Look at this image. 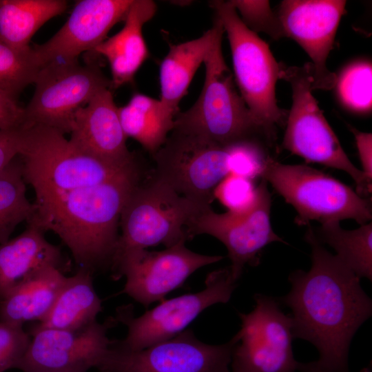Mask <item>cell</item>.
<instances>
[{
    "label": "cell",
    "instance_id": "8fae6325",
    "mask_svg": "<svg viewBox=\"0 0 372 372\" xmlns=\"http://www.w3.org/2000/svg\"><path fill=\"white\" fill-rule=\"evenodd\" d=\"M254 299L251 312L239 313L230 372H299L302 362L293 355L291 316L272 297L257 293Z\"/></svg>",
    "mask_w": 372,
    "mask_h": 372
},
{
    "label": "cell",
    "instance_id": "4fadbf2b",
    "mask_svg": "<svg viewBox=\"0 0 372 372\" xmlns=\"http://www.w3.org/2000/svg\"><path fill=\"white\" fill-rule=\"evenodd\" d=\"M236 340L209 344L190 330L138 351L112 343L98 369L103 372H230Z\"/></svg>",
    "mask_w": 372,
    "mask_h": 372
},
{
    "label": "cell",
    "instance_id": "83f0119b",
    "mask_svg": "<svg viewBox=\"0 0 372 372\" xmlns=\"http://www.w3.org/2000/svg\"><path fill=\"white\" fill-rule=\"evenodd\" d=\"M26 183L18 155L0 174V245L10 239L21 223L31 220L36 211L26 194Z\"/></svg>",
    "mask_w": 372,
    "mask_h": 372
},
{
    "label": "cell",
    "instance_id": "7c38bea8",
    "mask_svg": "<svg viewBox=\"0 0 372 372\" xmlns=\"http://www.w3.org/2000/svg\"><path fill=\"white\" fill-rule=\"evenodd\" d=\"M229 268L209 273L205 288L167 300L134 318L127 307L119 309L116 320L127 327L126 337L113 341L120 349L138 351L169 340L181 332L204 310L218 303H227L236 289Z\"/></svg>",
    "mask_w": 372,
    "mask_h": 372
},
{
    "label": "cell",
    "instance_id": "cb8c5ba5",
    "mask_svg": "<svg viewBox=\"0 0 372 372\" xmlns=\"http://www.w3.org/2000/svg\"><path fill=\"white\" fill-rule=\"evenodd\" d=\"M102 309L92 273L80 268L74 275L67 277L49 313L33 329H81L96 321Z\"/></svg>",
    "mask_w": 372,
    "mask_h": 372
},
{
    "label": "cell",
    "instance_id": "8d00e7d4",
    "mask_svg": "<svg viewBox=\"0 0 372 372\" xmlns=\"http://www.w3.org/2000/svg\"><path fill=\"white\" fill-rule=\"evenodd\" d=\"M353 134L358 151V155L362 166V172L372 182V135L371 133L362 132L357 129L350 127Z\"/></svg>",
    "mask_w": 372,
    "mask_h": 372
},
{
    "label": "cell",
    "instance_id": "d590c367",
    "mask_svg": "<svg viewBox=\"0 0 372 372\" xmlns=\"http://www.w3.org/2000/svg\"><path fill=\"white\" fill-rule=\"evenodd\" d=\"M21 129L0 131V174L19 155Z\"/></svg>",
    "mask_w": 372,
    "mask_h": 372
},
{
    "label": "cell",
    "instance_id": "52a82bcc",
    "mask_svg": "<svg viewBox=\"0 0 372 372\" xmlns=\"http://www.w3.org/2000/svg\"><path fill=\"white\" fill-rule=\"evenodd\" d=\"M297 212L295 222L309 225L372 218L371 198H363L338 180L306 165H285L267 158L260 175Z\"/></svg>",
    "mask_w": 372,
    "mask_h": 372
},
{
    "label": "cell",
    "instance_id": "44dd1931",
    "mask_svg": "<svg viewBox=\"0 0 372 372\" xmlns=\"http://www.w3.org/2000/svg\"><path fill=\"white\" fill-rule=\"evenodd\" d=\"M156 5L151 0H133L123 28L104 40L92 52L107 60L112 72L111 87L118 88L131 82L147 59L149 51L143 27L154 15Z\"/></svg>",
    "mask_w": 372,
    "mask_h": 372
},
{
    "label": "cell",
    "instance_id": "9a60e30c",
    "mask_svg": "<svg viewBox=\"0 0 372 372\" xmlns=\"http://www.w3.org/2000/svg\"><path fill=\"white\" fill-rule=\"evenodd\" d=\"M116 319L97 320L76 330L32 329L28 348L15 369L23 372H88L99 369L113 341Z\"/></svg>",
    "mask_w": 372,
    "mask_h": 372
},
{
    "label": "cell",
    "instance_id": "3957f363",
    "mask_svg": "<svg viewBox=\"0 0 372 372\" xmlns=\"http://www.w3.org/2000/svg\"><path fill=\"white\" fill-rule=\"evenodd\" d=\"M19 156L35 198L99 185L141 172L138 163L119 165L86 155L62 132L43 125L21 130Z\"/></svg>",
    "mask_w": 372,
    "mask_h": 372
},
{
    "label": "cell",
    "instance_id": "d4e9b609",
    "mask_svg": "<svg viewBox=\"0 0 372 372\" xmlns=\"http://www.w3.org/2000/svg\"><path fill=\"white\" fill-rule=\"evenodd\" d=\"M126 136L138 141L154 156L164 145L174 128L175 115L159 100L136 93L129 102L118 107Z\"/></svg>",
    "mask_w": 372,
    "mask_h": 372
},
{
    "label": "cell",
    "instance_id": "5bb4252c",
    "mask_svg": "<svg viewBox=\"0 0 372 372\" xmlns=\"http://www.w3.org/2000/svg\"><path fill=\"white\" fill-rule=\"evenodd\" d=\"M267 185L262 178L256 187L255 203L248 211L218 214L209 207L198 214L189 227V238L208 234L225 245L231 260L228 268L235 282L241 276L246 265L255 264L265 247L274 242L286 243L271 227V201Z\"/></svg>",
    "mask_w": 372,
    "mask_h": 372
},
{
    "label": "cell",
    "instance_id": "1f68e13d",
    "mask_svg": "<svg viewBox=\"0 0 372 372\" xmlns=\"http://www.w3.org/2000/svg\"><path fill=\"white\" fill-rule=\"evenodd\" d=\"M230 174L251 180L260 176L270 157L269 149L253 141H242L229 145Z\"/></svg>",
    "mask_w": 372,
    "mask_h": 372
},
{
    "label": "cell",
    "instance_id": "f35d334b",
    "mask_svg": "<svg viewBox=\"0 0 372 372\" xmlns=\"http://www.w3.org/2000/svg\"><path fill=\"white\" fill-rule=\"evenodd\" d=\"M100 372H103V371H100Z\"/></svg>",
    "mask_w": 372,
    "mask_h": 372
},
{
    "label": "cell",
    "instance_id": "f546056e",
    "mask_svg": "<svg viewBox=\"0 0 372 372\" xmlns=\"http://www.w3.org/2000/svg\"><path fill=\"white\" fill-rule=\"evenodd\" d=\"M372 68L368 61L347 66L337 77L335 87L342 103L357 113H368L372 104Z\"/></svg>",
    "mask_w": 372,
    "mask_h": 372
},
{
    "label": "cell",
    "instance_id": "7402d4cb",
    "mask_svg": "<svg viewBox=\"0 0 372 372\" xmlns=\"http://www.w3.org/2000/svg\"><path fill=\"white\" fill-rule=\"evenodd\" d=\"M224 32L221 21L216 17L213 26L201 37L170 45L160 68V101L175 116L196 72L204 63L216 39Z\"/></svg>",
    "mask_w": 372,
    "mask_h": 372
},
{
    "label": "cell",
    "instance_id": "ba28073f",
    "mask_svg": "<svg viewBox=\"0 0 372 372\" xmlns=\"http://www.w3.org/2000/svg\"><path fill=\"white\" fill-rule=\"evenodd\" d=\"M312 66H291L281 70L280 79L289 83L292 104L287 112L283 147L291 154L347 172L356 184L357 194L366 198L372 182L349 160L312 94Z\"/></svg>",
    "mask_w": 372,
    "mask_h": 372
},
{
    "label": "cell",
    "instance_id": "4316f807",
    "mask_svg": "<svg viewBox=\"0 0 372 372\" xmlns=\"http://www.w3.org/2000/svg\"><path fill=\"white\" fill-rule=\"evenodd\" d=\"M321 244L333 248L336 256L359 278L372 279V225L366 223L356 229H342L339 222L321 224L312 228Z\"/></svg>",
    "mask_w": 372,
    "mask_h": 372
},
{
    "label": "cell",
    "instance_id": "4dcf8cb0",
    "mask_svg": "<svg viewBox=\"0 0 372 372\" xmlns=\"http://www.w3.org/2000/svg\"><path fill=\"white\" fill-rule=\"evenodd\" d=\"M231 3L240 14V19L253 32H262L275 40L285 36L277 14L269 1L231 0Z\"/></svg>",
    "mask_w": 372,
    "mask_h": 372
},
{
    "label": "cell",
    "instance_id": "277c9868",
    "mask_svg": "<svg viewBox=\"0 0 372 372\" xmlns=\"http://www.w3.org/2000/svg\"><path fill=\"white\" fill-rule=\"evenodd\" d=\"M209 207L180 195L154 176L145 184L140 181L121 214V233L110 267L113 279L126 262L147 248L186 242L192 222Z\"/></svg>",
    "mask_w": 372,
    "mask_h": 372
},
{
    "label": "cell",
    "instance_id": "f1b7e54d",
    "mask_svg": "<svg viewBox=\"0 0 372 372\" xmlns=\"http://www.w3.org/2000/svg\"><path fill=\"white\" fill-rule=\"evenodd\" d=\"M40 68L32 48L17 49L0 38V90L16 100L34 83Z\"/></svg>",
    "mask_w": 372,
    "mask_h": 372
},
{
    "label": "cell",
    "instance_id": "6da1fadb",
    "mask_svg": "<svg viewBox=\"0 0 372 372\" xmlns=\"http://www.w3.org/2000/svg\"><path fill=\"white\" fill-rule=\"evenodd\" d=\"M304 240L311 248V267L290 273V291L280 301L290 308L293 338L316 347L313 361L325 372H349L352 338L372 313V302L359 278L327 251L309 227Z\"/></svg>",
    "mask_w": 372,
    "mask_h": 372
},
{
    "label": "cell",
    "instance_id": "e0dca14e",
    "mask_svg": "<svg viewBox=\"0 0 372 372\" xmlns=\"http://www.w3.org/2000/svg\"><path fill=\"white\" fill-rule=\"evenodd\" d=\"M185 244V241H180L159 251L145 250L126 262L114 279L126 278L121 293L147 307L163 300L198 269L223 258L194 252Z\"/></svg>",
    "mask_w": 372,
    "mask_h": 372
},
{
    "label": "cell",
    "instance_id": "ac0fdd59",
    "mask_svg": "<svg viewBox=\"0 0 372 372\" xmlns=\"http://www.w3.org/2000/svg\"><path fill=\"white\" fill-rule=\"evenodd\" d=\"M133 0L78 1L63 25L50 39L32 48L40 67L52 61H78L92 52L118 22L124 20Z\"/></svg>",
    "mask_w": 372,
    "mask_h": 372
},
{
    "label": "cell",
    "instance_id": "484cf974",
    "mask_svg": "<svg viewBox=\"0 0 372 372\" xmlns=\"http://www.w3.org/2000/svg\"><path fill=\"white\" fill-rule=\"evenodd\" d=\"M65 0H0V38L25 50L36 32L68 8Z\"/></svg>",
    "mask_w": 372,
    "mask_h": 372
},
{
    "label": "cell",
    "instance_id": "7a4b0ae2",
    "mask_svg": "<svg viewBox=\"0 0 372 372\" xmlns=\"http://www.w3.org/2000/svg\"><path fill=\"white\" fill-rule=\"evenodd\" d=\"M141 172L99 185L60 192L34 202L32 219L56 234L80 268H110L118 239L121 214Z\"/></svg>",
    "mask_w": 372,
    "mask_h": 372
},
{
    "label": "cell",
    "instance_id": "8992f818",
    "mask_svg": "<svg viewBox=\"0 0 372 372\" xmlns=\"http://www.w3.org/2000/svg\"><path fill=\"white\" fill-rule=\"evenodd\" d=\"M209 5L227 34L235 80L240 94L255 121L273 135L285 125L287 112L277 103L276 85L282 65L267 43L248 28L230 1Z\"/></svg>",
    "mask_w": 372,
    "mask_h": 372
},
{
    "label": "cell",
    "instance_id": "e575fe53",
    "mask_svg": "<svg viewBox=\"0 0 372 372\" xmlns=\"http://www.w3.org/2000/svg\"><path fill=\"white\" fill-rule=\"evenodd\" d=\"M25 125L24 107L0 90V131L21 128Z\"/></svg>",
    "mask_w": 372,
    "mask_h": 372
},
{
    "label": "cell",
    "instance_id": "9c48e42d",
    "mask_svg": "<svg viewBox=\"0 0 372 372\" xmlns=\"http://www.w3.org/2000/svg\"><path fill=\"white\" fill-rule=\"evenodd\" d=\"M33 95L25 107V125H40L63 134L72 132L76 110L111 81L96 63L52 61L40 68Z\"/></svg>",
    "mask_w": 372,
    "mask_h": 372
},
{
    "label": "cell",
    "instance_id": "5b68a950",
    "mask_svg": "<svg viewBox=\"0 0 372 372\" xmlns=\"http://www.w3.org/2000/svg\"><path fill=\"white\" fill-rule=\"evenodd\" d=\"M222 37L216 39L204 61L205 79L198 100L187 111L176 114L173 130L222 146L253 141L270 149L276 136L255 121L237 91L223 55Z\"/></svg>",
    "mask_w": 372,
    "mask_h": 372
},
{
    "label": "cell",
    "instance_id": "d6986e66",
    "mask_svg": "<svg viewBox=\"0 0 372 372\" xmlns=\"http://www.w3.org/2000/svg\"><path fill=\"white\" fill-rule=\"evenodd\" d=\"M70 135V142L86 155L119 165L137 163L127 147L118 107L109 88L76 110Z\"/></svg>",
    "mask_w": 372,
    "mask_h": 372
},
{
    "label": "cell",
    "instance_id": "ffe728a7",
    "mask_svg": "<svg viewBox=\"0 0 372 372\" xmlns=\"http://www.w3.org/2000/svg\"><path fill=\"white\" fill-rule=\"evenodd\" d=\"M45 232L31 220L22 233L0 245V301L42 268H61V251L45 238Z\"/></svg>",
    "mask_w": 372,
    "mask_h": 372
},
{
    "label": "cell",
    "instance_id": "d6a6232c",
    "mask_svg": "<svg viewBox=\"0 0 372 372\" xmlns=\"http://www.w3.org/2000/svg\"><path fill=\"white\" fill-rule=\"evenodd\" d=\"M253 180L229 174L214 191V197L232 213H242L251 208L256 198Z\"/></svg>",
    "mask_w": 372,
    "mask_h": 372
},
{
    "label": "cell",
    "instance_id": "2e32d148",
    "mask_svg": "<svg viewBox=\"0 0 372 372\" xmlns=\"http://www.w3.org/2000/svg\"><path fill=\"white\" fill-rule=\"evenodd\" d=\"M344 0H285L278 17L285 37L296 41L311 59L312 89L330 90L337 75L327 66L337 30L346 12Z\"/></svg>",
    "mask_w": 372,
    "mask_h": 372
},
{
    "label": "cell",
    "instance_id": "74e56055",
    "mask_svg": "<svg viewBox=\"0 0 372 372\" xmlns=\"http://www.w3.org/2000/svg\"><path fill=\"white\" fill-rule=\"evenodd\" d=\"M299 372H325L323 370L318 368L314 363V362H310L307 363H301V366Z\"/></svg>",
    "mask_w": 372,
    "mask_h": 372
},
{
    "label": "cell",
    "instance_id": "30bf717a",
    "mask_svg": "<svg viewBox=\"0 0 372 372\" xmlns=\"http://www.w3.org/2000/svg\"><path fill=\"white\" fill-rule=\"evenodd\" d=\"M228 147L173 130L153 156L154 176L180 195L210 206L215 188L230 174Z\"/></svg>",
    "mask_w": 372,
    "mask_h": 372
},
{
    "label": "cell",
    "instance_id": "603a6c76",
    "mask_svg": "<svg viewBox=\"0 0 372 372\" xmlns=\"http://www.w3.org/2000/svg\"><path fill=\"white\" fill-rule=\"evenodd\" d=\"M66 280L61 269L54 266L37 271L0 301V320L22 326L26 322H41Z\"/></svg>",
    "mask_w": 372,
    "mask_h": 372
},
{
    "label": "cell",
    "instance_id": "836d02e7",
    "mask_svg": "<svg viewBox=\"0 0 372 372\" xmlns=\"http://www.w3.org/2000/svg\"><path fill=\"white\" fill-rule=\"evenodd\" d=\"M30 341L22 325L0 320V372L16 368Z\"/></svg>",
    "mask_w": 372,
    "mask_h": 372
}]
</instances>
